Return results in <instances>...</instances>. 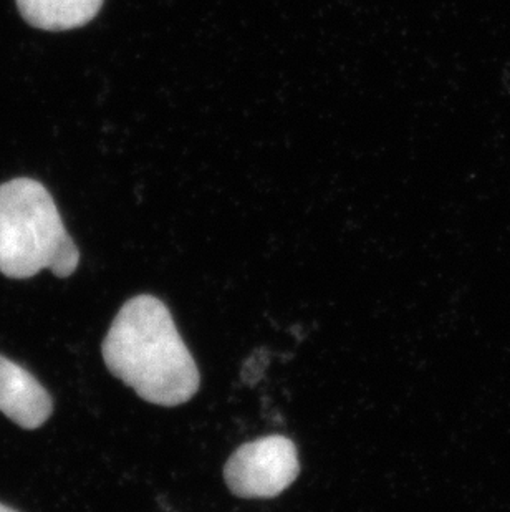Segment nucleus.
I'll use <instances>...</instances> for the list:
<instances>
[{
	"label": "nucleus",
	"mask_w": 510,
	"mask_h": 512,
	"mask_svg": "<svg viewBox=\"0 0 510 512\" xmlns=\"http://www.w3.org/2000/svg\"><path fill=\"white\" fill-rule=\"evenodd\" d=\"M103 0H17L20 15L35 29H78L97 17Z\"/></svg>",
	"instance_id": "5"
},
{
	"label": "nucleus",
	"mask_w": 510,
	"mask_h": 512,
	"mask_svg": "<svg viewBox=\"0 0 510 512\" xmlns=\"http://www.w3.org/2000/svg\"><path fill=\"white\" fill-rule=\"evenodd\" d=\"M299 451L285 436H265L242 445L227 459L224 481L237 498H277L299 478Z\"/></svg>",
	"instance_id": "3"
},
{
	"label": "nucleus",
	"mask_w": 510,
	"mask_h": 512,
	"mask_svg": "<svg viewBox=\"0 0 510 512\" xmlns=\"http://www.w3.org/2000/svg\"><path fill=\"white\" fill-rule=\"evenodd\" d=\"M0 512H17V511H14V509L7 508V506H4V504H0Z\"/></svg>",
	"instance_id": "6"
},
{
	"label": "nucleus",
	"mask_w": 510,
	"mask_h": 512,
	"mask_svg": "<svg viewBox=\"0 0 510 512\" xmlns=\"http://www.w3.org/2000/svg\"><path fill=\"white\" fill-rule=\"evenodd\" d=\"M0 411L24 430L45 425L53 401L34 375L0 355Z\"/></svg>",
	"instance_id": "4"
},
{
	"label": "nucleus",
	"mask_w": 510,
	"mask_h": 512,
	"mask_svg": "<svg viewBox=\"0 0 510 512\" xmlns=\"http://www.w3.org/2000/svg\"><path fill=\"white\" fill-rule=\"evenodd\" d=\"M102 353L108 372L153 405H183L201 387L193 353L166 304L154 295H136L121 307Z\"/></svg>",
	"instance_id": "1"
},
{
	"label": "nucleus",
	"mask_w": 510,
	"mask_h": 512,
	"mask_svg": "<svg viewBox=\"0 0 510 512\" xmlns=\"http://www.w3.org/2000/svg\"><path fill=\"white\" fill-rule=\"evenodd\" d=\"M80 252L63 226L44 184L17 178L0 186V272L30 279L49 269L53 276L77 271Z\"/></svg>",
	"instance_id": "2"
}]
</instances>
